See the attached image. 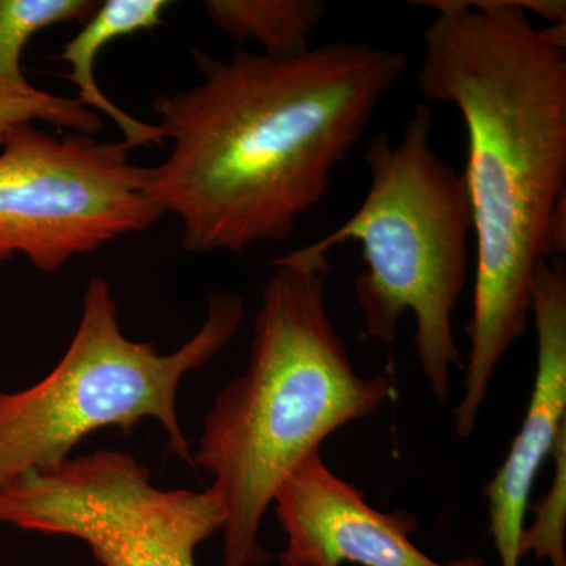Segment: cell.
<instances>
[{
    "mask_svg": "<svg viewBox=\"0 0 566 566\" xmlns=\"http://www.w3.org/2000/svg\"><path fill=\"white\" fill-rule=\"evenodd\" d=\"M244 312L240 294H211L202 327L177 352L159 354L153 344L125 337L111 283L93 277L57 367L28 389L0 392V491L28 472L54 471L96 430L115 427L129 436L144 419L158 420L169 453L192 464L178 387L229 345Z\"/></svg>",
    "mask_w": 566,
    "mask_h": 566,
    "instance_id": "obj_5",
    "label": "cell"
},
{
    "mask_svg": "<svg viewBox=\"0 0 566 566\" xmlns=\"http://www.w3.org/2000/svg\"><path fill=\"white\" fill-rule=\"evenodd\" d=\"M556 474L545 495L532 505L534 523L523 528L520 539V557L547 558L551 566H566V424L558 431L553 447Z\"/></svg>",
    "mask_w": 566,
    "mask_h": 566,
    "instance_id": "obj_13",
    "label": "cell"
},
{
    "mask_svg": "<svg viewBox=\"0 0 566 566\" xmlns=\"http://www.w3.org/2000/svg\"><path fill=\"white\" fill-rule=\"evenodd\" d=\"M33 122H44L55 128L87 136H95L104 126L103 118L95 111L82 106L76 98L44 91L24 98H0V145L14 126Z\"/></svg>",
    "mask_w": 566,
    "mask_h": 566,
    "instance_id": "obj_14",
    "label": "cell"
},
{
    "mask_svg": "<svg viewBox=\"0 0 566 566\" xmlns=\"http://www.w3.org/2000/svg\"><path fill=\"white\" fill-rule=\"evenodd\" d=\"M536 374L526 417L509 457L485 486L490 531L501 566H520V539L532 486L566 424V266L543 260L532 277Z\"/></svg>",
    "mask_w": 566,
    "mask_h": 566,
    "instance_id": "obj_9",
    "label": "cell"
},
{
    "mask_svg": "<svg viewBox=\"0 0 566 566\" xmlns=\"http://www.w3.org/2000/svg\"><path fill=\"white\" fill-rule=\"evenodd\" d=\"M433 125V112L419 104L397 144L376 134L365 155L370 186L364 202L304 249L327 255L359 241L367 268L357 275L356 296L368 335L394 345L401 316L415 312L420 368L442 403L453 368H463L453 315L468 282L474 214L464 174L431 147Z\"/></svg>",
    "mask_w": 566,
    "mask_h": 566,
    "instance_id": "obj_4",
    "label": "cell"
},
{
    "mask_svg": "<svg viewBox=\"0 0 566 566\" xmlns=\"http://www.w3.org/2000/svg\"><path fill=\"white\" fill-rule=\"evenodd\" d=\"M273 266L248 368L216 397L192 457L226 510L222 566L273 558L259 535L283 480L335 430L375 415L392 394L387 376L357 375L331 322L327 255L301 248Z\"/></svg>",
    "mask_w": 566,
    "mask_h": 566,
    "instance_id": "obj_3",
    "label": "cell"
},
{
    "mask_svg": "<svg viewBox=\"0 0 566 566\" xmlns=\"http://www.w3.org/2000/svg\"><path fill=\"white\" fill-rule=\"evenodd\" d=\"M226 520L211 488L161 490L117 450L69 458L0 491V523L82 539L102 566H197V547Z\"/></svg>",
    "mask_w": 566,
    "mask_h": 566,
    "instance_id": "obj_7",
    "label": "cell"
},
{
    "mask_svg": "<svg viewBox=\"0 0 566 566\" xmlns=\"http://www.w3.org/2000/svg\"><path fill=\"white\" fill-rule=\"evenodd\" d=\"M203 9L234 43L256 41L271 57H294L311 50L312 36L327 13L319 0H208Z\"/></svg>",
    "mask_w": 566,
    "mask_h": 566,
    "instance_id": "obj_11",
    "label": "cell"
},
{
    "mask_svg": "<svg viewBox=\"0 0 566 566\" xmlns=\"http://www.w3.org/2000/svg\"><path fill=\"white\" fill-rule=\"evenodd\" d=\"M273 504L286 535L281 566H486L482 557L441 564L427 556L412 543L419 531L412 513L379 512L319 452L283 480Z\"/></svg>",
    "mask_w": 566,
    "mask_h": 566,
    "instance_id": "obj_8",
    "label": "cell"
},
{
    "mask_svg": "<svg viewBox=\"0 0 566 566\" xmlns=\"http://www.w3.org/2000/svg\"><path fill=\"white\" fill-rule=\"evenodd\" d=\"M417 87L455 106L468 132L474 214V304L457 433L468 438L505 353L526 333L532 277L551 260L566 203V22L536 29L521 0H424Z\"/></svg>",
    "mask_w": 566,
    "mask_h": 566,
    "instance_id": "obj_2",
    "label": "cell"
},
{
    "mask_svg": "<svg viewBox=\"0 0 566 566\" xmlns=\"http://www.w3.org/2000/svg\"><path fill=\"white\" fill-rule=\"evenodd\" d=\"M98 9L91 0H0V98H24L39 93L22 71V51L52 25L84 24Z\"/></svg>",
    "mask_w": 566,
    "mask_h": 566,
    "instance_id": "obj_12",
    "label": "cell"
},
{
    "mask_svg": "<svg viewBox=\"0 0 566 566\" xmlns=\"http://www.w3.org/2000/svg\"><path fill=\"white\" fill-rule=\"evenodd\" d=\"M202 82L153 102L169 155L148 192L182 223L192 253L277 243L326 196L408 69L403 52L331 41L294 57L192 52Z\"/></svg>",
    "mask_w": 566,
    "mask_h": 566,
    "instance_id": "obj_1",
    "label": "cell"
},
{
    "mask_svg": "<svg viewBox=\"0 0 566 566\" xmlns=\"http://www.w3.org/2000/svg\"><path fill=\"white\" fill-rule=\"evenodd\" d=\"M169 7L170 2L166 0H107L54 57L55 61L70 63L66 80L76 85L77 102L88 109L106 114L120 128L122 140L129 148L164 147L166 139L163 129L159 125L137 120L107 98L95 77V61L112 41L158 28L164 11Z\"/></svg>",
    "mask_w": 566,
    "mask_h": 566,
    "instance_id": "obj_10",
    "label": "cell"
},
{
    "mask_svg": "<svg viewBox=\"0 0 566 566\" xmlns=\"http://www.w3.org/2000/svg\"><path fill=\"white\" fill-rule=\"evenodd\" d=\"M123 140L55 136L14 126L0 151V266L24 255L55 274L74 256L150 230L164 211L148 192V167Z\"/></svg>",
    "mask_w": 566,
    "mask_h": 566,
    "instance_id": "obj_6",
    "label": "cell"
}]
</instances>
